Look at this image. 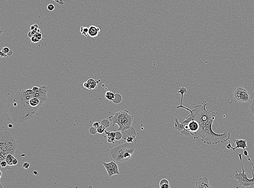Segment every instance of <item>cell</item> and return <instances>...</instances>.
<instances>
[{
	"instance_id": "1",
	"label": "cell",
	"mask_w": 254,
	"mask_h": 188,
	"mask_svg": "<svg viewBox=\"0 0 254 188\" xmlns=\"http://www.w3.org/2000/svg\"><path fill=\"white\" fill-rule=\"evenodd\" d=\"M48 89L42 86L37 92L32 89L12 91L6 103L8 120L18 127L26 125L48 101Z\"/></svg>"
},
{
	"instance_id": "2",
	"label": "cell",
	"mask_w": 254,
	"mask_h": 188,
	"mask_svg": "<svg viewBox=\"0 0 254 188\" xmlns=\"http://www.w3.org/2000/svg\"><path fill=\"white\" fill-rule=\"evenodd\" d=\"M215 118H211L198 122L199 128L196 132L191 134L193 139L201 138L204 143L207 144H216L218 143H224L229 139L230 134L225 131L223 134H218L214 132L212 128Z\"/></svg>"
},
{
	"instance_id": "3",
	"label": "cell",
	"mask_w": 254,
	"mask_h": 188,
	"mask_svg": "<svg viewBox=\"0 0 254 188\" xmlns=\"http://www.w3.org/2000/svg\"><path fill=\"white\" fill-rule=\"evenodd\" d=\"M138 145L136 139L132 143L126 142L111 146L107 149L111 158L117 163L127 162L136 151Z\"/></svg>"
},
{
	"instance_id": "4",
	"label": "cell",
	"mask_w": 254,
	"mask_h": 188,
	"mask_svg": "<svg viewBox=\"0 0 254 188\" xmlns=\"http://www.w3.org/2000/svg\"><path fill=\"white\" fill-rule=\"evenodd\" d=\"M17 151V142L12 133L7 131L1 132L0 135V151L15 156Z\"/></svg>"
},
{
	"instance_id": "5",
	"label": "cell",
	"mask_w": 254,
	"mask_h": 188,
	"mask_svg": "<svg viewBox=\"0 0 254 188\" xmlns=\"http://www.w3.org/2000/svg\"><path fill=\"white\" fill-rule=\"evenodd\" d=\"M133 117V115L129 114L128 111L126 110L116 112L113 116L109 117V119L112 122V126L117 124L119 126L118 130L121 131L131 126Z\"/></svg>"
},
{
	"instance_id": "6",
	"label": "cell",
	"mask_w": 254,
	"mask_h": 188,
	"mask_svg": "<svg viewBox=\"0 0 254 188\" xmlns=\"http://www.w3.org/2000/svg\"><path fill=\"white\" fill-rule=\"evenodd\" d=\"M239 156V159L241 163V167H242L243 172H239L238 173L237 171L235 170V174L234 175V177L238 181L239 185L243 188H248L249 186H252L254 185V169L252 171V178L251 179L248 178V174L247 172L245 173V171L243 167V163H242V153L239 154L237 153Z\"/></svg>"
},
{
	"instance_id": "7",
	"label": "cell",
	"mask_w": 254,
	"mask_h": 188,
	"mask_svg": "<svg viewBox=\"0 0 254 188\" xmlns=\"http://www.w3.org/2000/svg\"><path fill=\"white\" fill-rule=\"evenodd\" d=\"M234 97L238 103H245L250 102L251 96L249 92L241 86L236 87L233 92Z\"/></svg>"
},
{
	"instance_id": "8",
	"label": "cell",
	"mask_w": 254,
	"mask_h": 188,
	"mask_svg": "<svg viewBox=\"0 0 254 188\" xmlns=\"http://www.w3.org/2000/svg\"><path fill=\"white\" fill-rule=\"evenodd\" d=\"M122 135V139L128 143H132L136 139V133L135 129L131 126L126 130L121 131Z\"/></svg>"
},
{
	"instance_id": "9",
	"label": "cell",
	"mask_w": 254,
	"mask_h": 188,
	"mask_svg": "<svg viewBox=\"0 0 254 188\" xmlns=\"http://www.w3.org/2000/svg\"><path fill=\"white\" fill-rule=\"evenodd\" d=\"M195 188H211L208 179L206 177L198 179L195 184Z\"/></svg>"
},
{
	"instance_id": "10",
	"label": "cell",
	"mask_w": 254,
	"mask_h": 188,
	"mask_svg": "<svg viewBox=\"0 0 254 188\" xmlns=\"http://www.w3.org/2000/svg\"><path fill=\"white\" fill-rule=\"evenodd\" d=\"M100 31V27L95 26H90L88 28V35L91 37H96L98 36Z\"/></svg>"
},
{
	"instance_id": "11",
	"label": "cell",
	"mask_w": 254,
	"mask_h": 188,
	"mask_svg": "<svg viewBox=\"0 0 254 188\" xmlns=\"http://www.w3.org/2000/svg\"><path fill=\"white\" fill-rule=\"evenodd\" d=\"M234 141L235 142L236 146L235 148L232 147L231 149H232L234 151H235V149L238 148L242 149H243L244 150H245V148L248 147L246 144V140H243L242 139H237L234 140Z\"/></svg>"
},
{
	"instance_id": "12",
	"label": "cell",
	"mask_w": 254,
	"mask_h": 188,
	"mask_svg": "<svg viewBox=\"0 0 254 188\" xmlns=\"http://www.w3.org/2000/svg\"><path fill=\"white\" fill-rule=\"evenodd\" d=\"M188 129L190 131V134L192 133L196 132L199 128L198 122L196 120H192L188 124Z\"/></svg>"
},
{
	"instance_id": "13",
	"label": "cell",
	"mask_w": 254,
	"mask_h": 188,
	"mask_svg": "<svg viewBox=\"0 0 254 188\" xmlns=\"http://www.w3.org/2000/svg\"><path fill=\"white\" fill-rule=\"evenodd\" d=\"M248 112L251 118L254 120V92L251 96Z\"/></svg>"
},
{
	"instance_id": "14",
	"label": "cell",
	"mask_w": 254,
	"mask_h": 188,
	"mask_svg": "<svg viewBox=\"0 0 254 188\" xmlns=\"http://www.w3.org/2000/svg\"><path fill=\"white\" fill-rule=\"evenodd\" d=\"M103 163L108 172L109 177H111L114 175L119 174L113 168L106 164V162H103Z\"/></svg>"
},
{
	"instance_id": "15",
	"label": "cell",
	"mask_w": 254,
	"mask_h": 188,
	"mask_svg": "<svg viewBox=\"0 0 254 188\" xmlns=\"http://www.w3.org/2000/svg\"><path fill=\"white\" fill-rule=\"evenodd\" d=\"M179 91L177 92V93L181 94V104H180V105L179 106H177L176 107V108L178 109L181 108L183 109L184 106L182 105V100H183V96L184 94H186L187 93V90L186 88V87H184V86H181V87H180L179 88Z\"/></svg>"
},
{
	"instance_id": "16",
	"label": "cell",
	"mask_w": 254,
	"mask_h": 188,
	"mask_svg": "<svg viewBox=\"0 0 254 188\" xmlns=\"http://www.w3.org/2000/svg\"><path fill=\"white\" fill-rule=\"evenodd\" d=\"M105 134L107 135V141L109 143H114L115 139V132L113 131L107 132L105 131Z\"/></svg>"
},
{
	"instance_id": "17",
	"label": "cell",
	"mask_w": 254,
	"mask_h": 188,
	"mask_svg": "<svg viewBox=\"0 0 254 188\" xmlns=\"http://www.w3.org/2000/svg\"><path fill=\"white\" fill-rule=\"evenodd\" d=\"M87 82L89 85V90H94L96 89L97 87V84L96 82L94 79L90 78L87 81Z\"/></svg>"
},
{
	"instance_id": "18",
	"label": "cell",
	"mask_w": 254,
	"mask_h": 188,
	"mask_svg": "<svg viewBox=\"0 0 254 188\" xmlns=\"http://www.w3.org/2000/svg\"><path fill=\"white\" fill-rule=\"evenodd\" d=\"M175 128L176 130L181 132L183 131L184 129H185L182 123L179 121L177 118H175Z\"/></svg>"
},
{
	"instance_id": "19",
	"label": "cell",
	"mask_w": 254,
	"mask_h": 188,
	"mask_svg": "<svg viewBox=\"0 0 254 188\" xmlns=\"http://www.w3.org/2000/svg\"><path fill=\"white\" fill-rule=\"evenodd\" d=\"M170 185L169 182L167 179H162L159 182V188H170Z\"/></svg>"
},
{
	"instance_id": "20",
	"label": "cell",
	"mask_w": 254,
	"mask_h": 188,
	"mask_svg": "<svg viewBox=\"0 0 254 188\" xmlns=\"http://www.w3.org/2000/svg\"><path fill=\"white\" fill-rule=\"evenodd\" d=\"M115 94L112 92L111 91L106 92L105 94V97L107 100L110 101H113L115 98Z\"/></svg>"
},
{
	"instance_id": "21",
	"label": "cell",
	"mask_w": 254,
	"mask_h": 188,
	"mask_svg": "<svg viewBox=\"0 0 254 188\" xmlns=\"http://www.w3.org/2000/svg\"><path fill=\"white\" fill-rule=\"evenodd\" d=\"M0 170L3 171L9 170L11 169V166L8 165L6 161H3L0 162Z\"/></svg>"
},
{
	"instance_id": "22",
	"label": "cell",
	"mask_w": 254,
	"mask_h": 188,
	"mask_svg": "<svg viewBox=\"0 0 254 188\" xmlns=\"http://www.w3.org/2000/svg\"><path fill=\"white\" fill-rule=\"evenodd\" d=\"M15 158V156L12 154H8L5 160L6 162L7 163V165L10 166L13 165V161Z\"/></svg>"
},
{
	"instance_id": "23",
	"label": "cell",
	"mask_w": 254,
	"mask_h": 188,
	"mask_svg": "<svg viewBox=\"0 0 254 188\" xmlns=\"http://www.w3.org/2000/svg\"><path fill=\"white\" fill-rule=\"evenodd\" d=\"M106 163V164L110 166L111 168H113L117 172H118L119 174V167H118V165H117V163H116L115 161H111L110 162Z\"/></svg>"
},
{
	"instance_id": "24",
	"label": "cell",
	"mask_w": 254,
	"mask_h": 188,
	"mask_svg": "<svg viewBox=\"0 0 254 188\" xmlns=\"http://www.w3.org/2000/svg\"><path fill=\"white\" fill-rule=\"evenodd\" d=\"M122 100L121 95L120 94L117 93L115 94V98L112 102L115 104H118L121 102Z\"/></svg>"
},
{
	"instance_id": "25",
	"label": "cell",
	"mask_w": 254,
	"mask_h": 188,
	"mask_svg": "<svg viewBox=\"0 0 254 188\" xmlns=\"http://www.w3.org/2000/svg\"><path fill=\"white\" fill-rule=\"evenodd\" d=\"M88 28L86 27H80V32L82 35H85L86 37L87 36L88 34Z\"/></svg>"
},
{
	"instance_id": "26",
	"label": "cell",
	"mask_w": 254,
	"mask_h": 188,
	"mask_svg": "<svg viewBox=\"0 0 254 188\" xmlns=\"http://www.w3.org/2000/svg\"><path fill=\"white\" fill-rule=\"evenodd\" d=\"M101 125L104 127L107 128L110 127V122L109 120L107 119H104L102 120L101 122Z\"/></svg>"
},
{
	"instance_id": "27",
	"label": "cell",
	"mask_w": 254,
	"mask_h": 188,
	"mask_svg": "<svg viewBox=\"0 0 254 188\" xmlns=\"http://www.w3.org/2000/svg\"><path fill=\"white\" fill-rule=\"evenodd\" d=\"M122 138V135L121 132L118 131L115 132V139L117 140H119Z\"/></svg>"
},
{
	"instance_id": "28",
	"label": "cell",
	"mask_w": 254,
	"mask_h": 188,
	"mask_svg": "<svg viewBox=\"0 0 254 188\" xmlns=\"http://www.w3.org/2000/svg\"><path fill=\"white\" fill-rule=\"evenodd\" d=\"M106 128L105 127L101 125V126H100L97 129V132L100 134H103L104 132L105 131Z\"/></svg>"
},
{
	"instance_id": "29",
	"label": "cell",
	"mask_w": 254,
	"mask_h": 188,
	"mask_svg": "<svg viewBox=\"0 0 254 188\" xmlns=\"http://www.w3.org/2000/svg\"><path fill=\"white\" fill-rule=\"evenodd\" d=\"M8 154L4 152L0 151V162L3 161H5L6 158Z\"/></svg>"
},
{
	"instance_id": "30",
	"label": "cell",
	"mask_w": 254,
	"mask_h": 188,
	"mask_svg": "<svg viewBox=\"0 0 254 188\" xmlns=\"http://www.w3.org/2000/svg\"><path fill=\"white\" fill-rule=\"evenodd\" d=\"M181 135V136L184 135L186 136H190L191 134L190 131L187 129H184L183 131L180 132Z\"/></svg>"
},
{
	"instance_id": "31",
	"label": "cell",
	"mask_w": 254,
	"mask_h": 188,
	"mask_svg": "<svg viewBox=\"0 0 254 188\" xmlns=\"http://www.w3.org/2000/svg\"><path fill=\"white\" fill-rule=\"evenodd\" d=\"M89 132H90V134H91L93 135H95L97 132V128H96L95 127L93 126L91 127L90 129H89Z\"/></svg>"
},
{
	"instance_id": "32",
	"label": "cell",
	"mask_w": 254,
	"mask_h": 188,
	"mask_svg": "<svg viewBox=\"0 0 254 188\" xmlns=\"http://www.w3.org/2000/svg\"><path fill=\"white\" fill-rule=\"evenodd\" d=\"M243 154L244 156H246L248 157V160L251 162V163L252 165V166H253V169H254V164H253V163H252V162L250 158H249V157L248 156V152H247V151H246V150H244Z\"/></svg>"
},
{
	"instance_id": "33",
	"label": "cell",
	"mask_w": 254,
	"mask_h": 188,
	"mask_svg": "<svg viewBox=\"0 0 254 188\" xmlns=\"http://www.w3.org/2000/svg\"><path fill=\"white\" fill-rule=\"evenodd\" d=\"M10 51V50L9 49V48H8L7 47H4L2 49L1 51H3V52L5 53V54H7L9 52V51Z\"/></svg>"
},
{
	"instance_id": "34",
	"label": "cell",
	"mask_w": 254,
	"mask_h": 188,
	"mask_svg": "<svg viewBox=\"0 0 254 188\" xmlns=\"http://www.w3.org/2000/svg\"><path fill=\"white\" fill-rule=\"evenodd\" d=\"M55 9V6L53 4H49L48 5V9L49 11H52L54 10Z\"/></svg>"
},
{
	"instance_id": "35",
	"label": "cell",
	"mask_w": 254,
	"mask_h": 188,
	"mask_svg": "<svg viewBox=\"0 0 254 188\" xmlns=\"http://www.w3.org/2000/svg\"><path fill=\"white\" fill-rule=\"evenodd\" d=\"M30 167V164L27 162H25L23 164V167L25 169H28Z\"/></svg>"
},
{
	"instance_id": "36",
	"label": "cell",
	"mask_w": 254,
	"mask_h": 188,
	"mask_svg": "<svg viewBox=\"0 0 254 188\" xmlns=\"http://www.w3.org/2000/svg\"><path fill=\"white\" fill-rule=\"evenodd\" d=\"M83 86L86 89H89V85L87 81L83 83Z\"/></svg>"
},
{
	"instance_id": "37",
	"label": "cell",
	"mask_w": 254,
	"mask_h": 188,
	"mask_svg": "<svg viewBox=\"0 0 254 188\" xmlns=\"http://www.w3.org/2000/svg\"><path fill=\"white\" fill-rule=\"evenodd\" d=\"M99 122H95L93 124V127H95L97 129L99 127Z\"/></svg>"
},
{
	"instance_id": "38",
	"label": "cell",
	"mask_w": 254,
	"mask_h": 188,
	"mask_svg": "<svg viewBox=\"0 0 254 188\" xmlns=\"http://www.w3.org/2000/svg\"><path fill=\"white\" fill-rule=\"evenodd\" d=\"M32 91L35 92H37L39 91V90L40 89V87H38L37 86H34L33 88L32 89Z\"/></svg>"
},
{
	"instance_id": "39",
	"label": "cell",
	"mask_w": 254,
	"mask_h": 188,
	"mask_svg": "<svg viewBox=\"0 0 254 188\" xmlns=\"http://www.w3.org/2000/svg\"><path fill=\"white\" fill-rule=\"evenodd\" d=\"M228 140V141H229V144H227V145L226 146V147L228 149H230L231 148L232 146H231V144H230V140L229 139Z\"/></svg>"
},
{
	"instance_id": "40",
	"label": "cell",
	"mask_w": 254,
	"mask_h": 188,
	"mask_svg": "<svg viewBox=\"0 0 254 188\" xmlns=\"http://www.w3.org/2000/svg\"><path fill=\"white\" fill-rule=\"evenodd\" d=\"M7 54H5L4 52H3L2 51H0V57H7Z\"/></svg>"
},
{
	"instance_id": "41",
	"label": "cell",
	"mask_w": 254,
	"mask_h": 188,
	"mask_svg": "<svg viewBox=\"0 0 254 188\" xmlns=\"http://www.w3.org/2000/svg\"><path fill=\"white\" fill-rule=\"evenodd\" d=\"M18 162V161L15 158L14 159V160H13V165H17V164Z\"/></svg>"
},
{
	"instance_id": "42",
	"label": "cell",
	"mask_w": 254,
	"mask_h": 188,
	"mask_svg": "<svg viewBox=\"0 0 254 188\" xmlns=\"http://www.w3.org/2000/svg\"><path fill=\"white\" fill-rule=\"evenodd\" d=\"M33 173L35 175H39L38 172L36 171H33Z\"/></svg>"
},
{
	"instance_id": "43",
	"label": "cell",
	"mask_w": 254,
	"mask_h": 188,
	"mask_svg": "<svg viewBox=\"0 0 254 188\" xmlns=\"http://www.w3.org/2000/svg\"><path fill=\"white\" fill-rule=\"evenodd\" d=\"M8 127L9 128H13V127L14 126H13V125H12V124H8Z\"/></svg>"
},
{
	"instance_id": "44",
	"label": "cell",
	"mask_w": 254,
	"mask_h": 188,
	"mask_svg": "<svg viewBox=\"0 0 254 188\" xmlns=\"http://www.w3.org/2000/svg\"><path fill=\"white\" fill-rule=\"evenodd\" d=\"M3 184H1V181L0 184V188H4V187H5L4 186H3Z\"/></svg>"
},
{
	"instance_id": "45",
	"label": "cell",
	"mask_w": 254,
	"mask_h": 188,
	"mask_svg": "<svg viewBox=\"0 0 254 188\" xmlns=\"http://www.w3.org/2000/svg\"><path fill=\"white\" fill-rule=\"evenodd\" d=\"M0 178L1 179V177H2V176H3V174H2V172H1V170H0Z\"/></svg>"
}]
</instances>
